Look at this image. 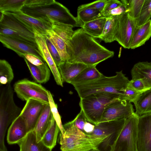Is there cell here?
<instances>
[{"label": "cell", "instance_id": "6da1fadb", "mask_svg": "<svg viewBox=\"0 0 151 151\" xmlns=\"http://www.w3.org/2000/svg\"><path fill=\"white\" fill-rule=\"evenodd\" d=\"M68 56L71 63H79L88 66L96 65L112 57L114 52L101 45L82 28L74 31L66 44Z\"/></svg>", "mask_w": 151, "mask_h": 151}, {"label": "cell", "instance_id": "7a4b0ae2", "mask_svg": "<svg viewBox=\"0 0 151 151\" xmlns=\"http://www.w3.org/2000/svg\"><path fill=\"white\" fill-rule=\"evenodd\" d=\"M129 81L122 70L116 72V75L113 76L103 75L95 80L73 85L80 98L93 94L106 92L115 94L122 99Z\"/></svg>", "mask_w": 151, "mask_h": 151}, {"label": "cell", "instance_id": "3957f363", "mask_svg": "<svg viewBox=\"0 0 151 151\" xmlns=\"http://www.w3.org/2000/svg\"><path fill=\"white\" fill-rule=\"evenodd\" d=\"M20 11L24 14L38 19H49L75 27L83 25L64 5L52 0L47 4L38 6L24 5Z\"/></svg>", "mask_w": 151, "mask_h": 151}, {"label": "cell", "instance_id": "277c9868", "mask_svg": "<svg viewBox=\"0 0 151 151\" xmlns=\"http://www.w3.org/2000/svg\"><path fill=\"white\" fill-rule=\"evenodd\" d=\"M13 91L10 84L6 85L0 91V151H7L4 143L7 129L20 115L22 110L15 103Z\"/></svg>", "mask_w": 151, "mask_h": 151}, {"label": "cell", "instance_id": "5b68a950", "mask_svg": "<svg viewBox=\"0 0 151 151\" xmlns=\"http://www.w3.org/2000/svg\"><path fill=\"white\" fill-rule=\"evenodd\" d=\"M119 99L113 93H100L80 98L79 104L87 121L95 125L100 122L106 107Z\"/></svg>", "mask_w": 151, "mask_h": 151}, {"label": "cell", "instance_id": "8992f818", "mask_svg": "<svg viewBox=\"0 0 151 151\" xmlns=\"http://www.w3.org/2000/svg\"><path fill=\"white\" fill-rule=\"evenodd\" d=\"M125 119L102 122L95 125L93 132L89 134L96 137H106L96 149L98 151H111Z\"/></svg>", "mask_w": 151, "mask_h": 151}, {"label": "cell", "instance_id": "52a82bcc", "mask_svg": "<svg viewBox=\"0 0 151 151\" xmlns=\"http://www.w3.org/2000/svg\"><path fill=\"white\" fill-rule=\"evenodd\" d=\"M139 117L134 112L126 119L124 126L111 151H137Z\"/></svg>", "mask_w": 151, "mask_h": 151}, {"label": "cell", "instance_id": "ba28073f", "mask_svg": "<svg viewBox=\"0 0 151 151\" xmlns=\"http://www.w3.org/2000/svg\"><path fill=\"white\" fill-rule=\"evenodd\" d=\"M105 138L89 134L85 137L63 135L60 132L58 142L61 151H87L96 149Z\"/></svg>", "mask_w": 151, "mask_h": 151}, {"label": "cell", "instance_id": "9c48e42d", "mask_svg": "<svg viewBox=\"0 0 151 151\" xmlns=\"http://www.w3.org/2000/svg\"><path fill=\"white\" fill-rule=\"evenodd\" d=\"M14 89L17 96L23 101L33 99L49 104L48 90L40 84L24 78L16 82Z\"/></svg>", "mask_w": 151, "mask_h": 151}, {"label": "cell", "instance_id": "30bf717a", "mask_svg": "<svg viewBox=\"0 0 151 151\" xmlns=\"http://www.w3.org/2000/svg\"><path fill=\"white\" fill-rule=\"evenodd\" d=\"M0 12V24L7 27L17 32L29 43L37 47L34 29L13 14Z\"/></svg>", "mask_w": 151, "mask_h": 151}, {"label": "cell", "instance_id": "8fae6325", "mask_svg": "<svg viewBox=\"0 0 151 151\" xmlns=\"http://www.w3.org/2000/svg\"><path fill=\"white\" fill-rule=\"evenodd\" d=\"M137 26V20L132 18L127 13L119 15L114 41H117L124 48L130 49L132 37Z\"/></svg>", "mask_w": 151, "mask_h": 151}, {"label": "cell", "instance_id": "7c38bea8", "mask_svg": "<svg viewBox=\"0 0 151 151\" xmlns=\"http://www.w3.org/2000/svg\"><path fill=\"white\" fill-rule=\"evenodd\" d=\"M134 113L133 106L131 102L118 99L106 107L99 123L126 119Z\"/></svg>", "mask_w": 151, "mask_h": 151}, {"label": "cell", "instance_id": "4fadbf2b", "mask_svg": "<svg viewBox=\"0 0 151 151\" xmlns=\"http://www.w3.org/2000/svg\"><path fill=\"white\" fill-rule=\"evenodd\" d=\"M0 41L4 45L24 58L25 54L34 55L45 61L38 47L22 40L10 36L0 35Z\"/></svg>", "mask_w": 151, "mask_h": 151}, {"label": "cell", "instance_id": "5bb4252c", "mask_svg": "<svg viewBox=\"0 0 151 151\" xmlns=\"http://www.w3.org/2000/svg\"><path fill=\"white\" fill-rule=\"evenodd\" d=\"M137 151H151V113L139 116Z\"/></svg>", "mask_w": 151, "mask_h": 151}, {"label": "cell", "instance_id": "9a60e30c", "mask_svg": "<svg viewBox=\"0 0 151 151\" xmlns=\"http://www.w3.org/2000/svg\"><path fill=\"white\" fill-rule=\"evenodd\" d=\"M45 104L33 99H29L26 101L19 115L24 120L28 133L34 130Z\"/></svg>", "mask_w": 151, "mask_h": 151}, {"label": "cell", "instance_id": "2e32d148", "mask_svg": "<svg viewBox=\"0 0 151 151\" xmlns=\"http://www.w3.org/2000/svg\"><path fill=\"white\" fill-rule=\"evenodd\" d=\"M34 31L36 42L45 61L52 72L57 84L63 87V81L58 68L48 50L44 37L35 30Z\"/></svg>", "mask_w": 151, "mask_h": 151}, {"label": "cell", "instance_id": "e0dca14e", "mask_svg": "<svg viewBox=\"0 0 151 151\" xmlns=\"http://www.w3.org/2000/svg\"><path fill=\"white\" fill-rule=\"evenodd\" d=\"M11 13L32 27L42 35H46L48 31L52 30L53 21L52 20L35 18L24 14L20 11Z\"/></svg>", "mask_w": 151, "mask_h": 151}, {"label": "cell", "instance_id": "ac0fdd59", "mask_svg": "<svg viewBox=\"0 0 151 151\" xmlns=\"http://www.w3.org/2000/svg\"><path fill=\"white\" fill-rule=\"evenodd\" d=\"M28 133L27 127L24 119L19 115L10 125L7 136V141L10 145L17 144Z\"/></svg>", "mask_w": 151, "mask_h": 151}, {"label": "cell", "instance_id": "d6986e66", "mask_svg": "<svg viewBox=\"0 0 151 151\" xmlns=\"http://www.w3.org/2000/svg\"><path fill=\"white\" fill-rule=\"evenodd\" d=\"M53 117L49 104H45L34 129L37 142L42 140L44 135L50 127Z\"/></svg>", "mask_w": 151, "mask_h": 151}, {"label": "cell", "instance_id": "ffe728a7", "mask_svg": "<svg viewBox=\"0 0 151 151\" xmlns=\"http://www.w3.org/2000/svg\"><path fill=\"white\" fill-rule=\"evenodd\" d=\"M88 66L81 63H71L65 61L58 68L63 81L70 84L79 73Z\"/></svg>", "mask_w": 151, "mask_h": 151}, {"label": "cell", "instance_id": "44dd1931", "mask_svg": "<svg viewBox=\"0 0 151 151\" xmlns=\"http://www.w3.org/2000/svg\"><path fill=\"white\" fill-rule=\"evenodd\" d=\"M151 37V19L145 24L137 26L133 34L130 49H134L145 44Z\"/></svg>", "mask_w": 151, "mask_h": 151}, {"label": "cell", "instance_id": "7402d4cb", "mask_svg": "<svg viewBox=\"0 0 151 151\" xmlns=\"http://www.w3.org/2000/svg\"><path fill=\"white\" fill-rule=\"evenodd\" d=\"M20 151H52L42 141L37 142L34 130L29 132L17 144Z\"/></svg>", "mask_w": 151, "mask_h": 151}, {"label": "cell", "instance_id": "603a6c76", "mask_svg": "<svg viewBox=\"0 0 151 151\" xmlns=\"http://www.w3.org/2000/svg\"><path fill=\"white\" fill-rule=\"evenodd\" d=\"M132 79H141L151 88V62H139L131 70Z\"/></svg>", "mask_w": 151, "mask_h": 151}, {"label": "cell", "instance_id": "cb8c5ba5", "mask_svg": "<svg viewBox=\"0 0 151 151\" xmlns=\"http://www.w3.org/2000/svg\"><path fill=\"white\" fill-rule=\"evenodd\" d=\"M133 103L138 116L151 113V89L139 94Z\"/></svg>", "mask_w": 151, "mask_h": 151}, {"label": "cell", "instance_id": "d4e9b609", "mask_svg": "<svg viewBox=\"0 0 151 151\" xmlns=\"http://www.w3.org/2000/svg\"><path fill=\"white\" fill-rule=\"evenodd\" d=\"M24 60L34 80L37 82L43 83L47 82L50 78V70L46 63L36 66L29 63L26 59Z\"/></svg>", "mask_w": 151, "mask_h": 151}, {"label": "cell", "instance_id": "484cf974", "mask_svg": "<svg viewBox=\"0 0 151 151\" xmlns=\"http://www.w3.org/2000/svg\"><path fill=\"white\" fill-rule=\"evenodd\" d=\"M96 65L88 66L83 70L71 82L70 84H82L96 80L103 75L96 68Z\"/></svg>", "mask_w": 151, "mask_h": 151}, {"label": "cell", "instance_id": "4316f807", "mask_svg": "<svg viewBox=\"0 0 151 151\" xmlns=\"http://www.w3.org/2000/svg\"><path fill=\"white\" fill-rule=\"evenodd\" d=\"M118 18L119 15L106 17L102 33L99 39L105 43H110L114 41V36Z\"/></svg>", "mask_w": 151, "mask_h": 151}, {"label": "cell", "instance_id": "83f0119b", "mask_svg": "<svg viewBox=\"0 0 151 151\" xmlns=\"http://www.w3.org/2000/svg\"><path fill=\"white\" fill-rule=\"evenodd\" d=\"M106 20V17L98 18L83 24L81 28L87 34L94 38L101 35Z\"/></svg>", "mask_w": 151, "mask_h": 151}, {"label": "cell", "instance_id": "f1b7e54d", "mask_svg": "<svg viewBox=\"0 0 151 151\" xmlns=\"http://www.w3.org/2000/svg\"><path fill=\"white\" fill-rule=\"evenodd\" d=\"M60 131L59 127L53 117L51 125L41 141L45 146L52 150L56 145Z\"/></svg>", "mask_w": 151, "mask_h": 151}, {"label": "cell", "instance_id": "f546056e", "mask_svg": "<svg viewBox=\"0 0 151 151\" xmlns=\"http://www.w3.org/2000/svg\"><path fill=\"white\" fill-rule=\"evenodd\" d=\"M46 35L58 51L62 60L67 61L68 56L65 42L55 33L52 30L47 32Z\"/></svg>", "mask_w": 151, "mask_h": 151}, {"label": "cell", "instance_id": "4dcf8cb0", "mask_svg": "<svg viewBox=\"0 0 151 151\" xmlns=\"http://www.w3.org/2000/svg\"><path fill=\"white\" fill-rule=\"evenodd\" d=\"M71 25L53 21L52 30L66 44L71 39L74 31Z\"/></svg>", "mask_w": 151, "mask_h": 151}, {"label": "cell", "instance_id": "1f68e13d", "mask_svg": "<svg viewBox=\"0 0 151 151\" xmlns=\"http://www.w3.org/2000/svg\"><path fill=\"white\" fill-rule=\"evenodd\" d=\"M125 6L126 13L132 18L137 19L139 17L145 0H122Z\"/></svg>", "mask_w": 151, "mask_h": 151}, {"label": "cell", "instance_id": "d6a6232c", "mask_svg": "<svg viewBox=\"0 0 151 151\" xmlns=\"http://www.w3.org/2000/svg\"><path fill=\"white\" fill-rule=\"evenodd\" d=\"M103 17H105L102 12L95 9L86 8L77 9L76 17L83 25L85 23Z\"/></svg>", "mask_w": 151, "mask_h": 151}, {"label": "cell", "instance_id": "836d02e7", "mask_svg": "<svg viewBox=\"0 0 151 151\" xmlns=\"http://www.w3.org/2000/svg\"><path fill=\"white\" fill-rule=\"evenodd\" d=\"M14 77V73L10 65L6 60H0V85H6L10 84Z\"/></svg>", "mask_w": 151, "mask_h": 151}, {"label": "cell", "instance_id": "e575fe53", "mask_svg": "<svg viewBox=\"0 0 151 151\" xmlns=\"http://www.w3.org/2000/svg\"><path fill=\"white\" fill-rule=\"evenodd\" d=\"M26 0H0V12H14L20 11Z\"/></svg>", "mask_w": 151, "mask_h": 151}, {"label": "cell", "instance_id": "d590c367", "mask_svg": "<svg viewBox=\"0 0 151 151\" xmlns=\"http://www.w3.org/2000/svg\"><path fill=\"white\" fill-rule=\"evenodd\" d=\"M151 0H145L139 16L137 19V26L142 25L150 19Z\"/></svg>", "mask_w": 151, "mask_h": 151}, {"label": "cell", "instance_id": "8d00e7d4", "mask_svg": "<svg viewBox=\"0 0 151 151\" xmlns=\"http://www.w3.org/2000/svg\"><path fill=\"white\" fill-rule=\"evenodd\" d=\"M64 133L63 135L85 137L89 134L80 130L76 126L74 119L63 125ZM61 133V132H60Z\"/></svg>", "mask_w": 151, "mask_h": 151}, {"label": "cell", "instance_id": "74e56055", "mask_svg": "<svg viewBox=\"0 0 151 151\" xmlns=\"http://www.w3.org/2000/svg\"><path fill=\"white\" fill-rule=\"evenodd\" d=\"M47 94L49 104L53 116L59 127L60 132L63 134L64 133L63 126L61 122V117L58 111L57 106L55 103L52 96L49 91H47Z\"/></svg>", "mask_w": 151, "mask_h": 151}, {"label": "cell", "instance_id": "f35d334b", "mask_svg": "<svg viewBox=\"0 0 151 151\" xmlns=\"http://www.w3.org/2000/svg\"><path fill=\"white\" fill-rule=\"evenodd\" d=\"M127 87L141 93L151 89V87L141 79H132L129 81Z\"/></svg>", "mask_w": 151, "mask_h": 151}, {"label": "cell", "instance_id": "ab89813d", "mask_svg": "<svg viewBox=\"0 0 151 151\" xmlns=\"http://www.w3.org/2000/svg\"><path fill=\"white\" fill-rule=\"evenodd\" d=\"M43 36L45 38L48 50L56 65L58 67L64 61L62 60L58 51L52 42L46 35Z\"/></svg>", "mask_w": 151, "mask_h": 151}, {"label": "cell", "instance_id": "60d3db41", "mask_svg": "<svg viewBox=\"0 0 151 151\" xmlns=\"http://www.w3.org/2000/svg\"><path fill=\"white\" fill-rule=\"evenodd\" d=\"M106 1L107 0H99L90 3L82 4L79 6L77 9L91 8L97 9L102 12Z\"/></svg>", "mask_w": 151, "mask_h": 151}, {"label": "cell", "instance_id": "b9f144b4", "mask_svg": "<svg viewBox=\"0 0 151 151\" xmlns=\"http://www.w3.org/2000/svg\"><path fill=\"white\" fill-rule=\"evenodd\" d=\"M142 93L138 92L127 87L124 89L122 99L131 103L133 102L138 96Z\"/></svg>", "mask_w": 151, "mask_h": 151}, {"label": "cell", "instance_id": "7bdbcfd3", "mask_svg": "<svg viewBox=\"0 0 151 151\" xmlns=\"http://www.w3.org/2000/svg\"><path fill=\"white\" fill-rule=\"evenodd\" d=\"M121 1L117 0H107L102 13L104 15L108 12L122 5Z\"/></svg>", "mask_w": 151, "mask_h": 151}, {"label": "cell", "instance_id": "ee69618b", "mask_svg": "<svg viewBox=\"0 0 151 151\" xmlns=\"http://www.w3.org/2000/svg\"><path fill=\"white\" fill-rule=\"evenodd\" d=\"M74 120L75 124L77 127L81 131L84 132L83 130L84 127L87 121L83 112L81 110Z\"/></svg>", "mask_w": 151, "mask_h": 151}, {"label": "cell", "instance_id": "f6af8a7d", "mask_svg": "<svg viewBox=\"0 0 151 151\" xmlns=\"http://www.w3.org/2000/svg\"><path fill=\"white\" fill-rule=\"evenodd\" d=\"M126 9L124 5L122 4L118 7L108 12L104 15L106 17L114 16L119 15L126 12Z\"/></svg>", "mask_w": 151, "mask_h": 151}, {"label": "cell", "instance_id": "bcb514c9", "mask_svg": "<svg viewBox=\"0 0 151 151\" xmlns=\"http://www.w3.org/2000/svg\"><path fill=\"white\" fill-rule=\"evenodd\" d=\"M23 58L26 59L32 64L36 66L40 65L45 63L37 56L32 54L24 55Z\"/></svg>", "mask_w": 151, "mask_h": 151}, {"label": "cell", "instance_id": "7dc6e473", "mask_svg": "<svg viewBox=\"0 0 151 151\" xmlns=\"http://www.w3.org/2000/svg\"><path fill=\"white\" fill-rule=\"evenodd\" d=\"M52 0H26L24 5L38 6L48 4Z\"/></svg>", "mask_w": 151, "mask_h": 151}, {"label": "cell", "instance_id": "c3c4849f", "mask_svg": "<svg viewBox=\"0 0 151 151\" xmlns=\"http://www.w3.org/2000/svg\"><path fill=\"white\" fill-rule=\"evenodd\" d=\"M95 125L90 122H87L84 127V132L88 134L91 133L94 130Z\"/></svg>", "mask_w": 151, "mask_h": 151}, {"label": "cell", "instance_id": "681fc988", "mask_svg": "<svg viewBox=\"0 0 151 151\" xmlns=\"http://www.w3.org/2000/svg\"><path fill=\"white\" fill-rule=\"evenodd\" d=\"M87 151H98V150L96 149H93Z\"/></svg>", "mask_w": 151, "mask_h": 151}]
</instances>
